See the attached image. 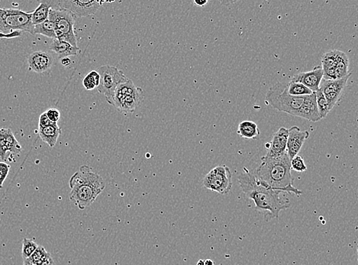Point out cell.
Listing matches in <instances>:
<instances>
[{"mask_svg":"<svg viewBox=\"0 0 358 265\" xmlns=\"http://www.w3.org/2000/svg\"><path fill=\"white\" fill-rule=\"evenodd\" d=\"M244 171L238 176V182L241 191L246 198L253 200L255 207L264 216L266 221L272 219H278L281 211L288 209L291 202L282 194L260 184L251 170L244 167Z\"/></svg>","mask_w":358,"mask_h":265,"instance_id":"6da1fadb","label":"cell"},{"mask_svg":"<svg viewBox=\"0 0 358 265\" xmlns=\"http://www.w3.org/2000/svg\"><path fill=\"white\" fill-rule=\"evenodd\" d=\"M252 173L260 184L273 190L292 194L295 197L302 194V191L293 186L291 159L287 153L278 158L262 157L261 163Z\"/></svg>","mask_w":358,"mask_h":265,"instance_id":"7a4b0ae2","label":"cell"},{"mask_svg":"<svg viewBox=\"0 0 358 265\" xmlns=\"http://www.w3.org/2000/svg\"><path fill=\"white\" fill-rule=\"evenodd\" d=\"M71 191L70 199L83 210L95 202L105 187L103 178L93 171L90 166L83 165L69 181Z\"/></svg>","mask_w":358,"mask_h":265,"instance_id":"3957f363","label":"cell"},{"mask_svg":"<svg viewBox=\"0 0 358 265\" xmlns=\"http://www.w3.org/2000/svg\"><path fill=\"white\" fill-rule=\"evenodd\" d=\"M304 97H293L287 91V83L277 82L272 86L266 95V103L273 109L296 116Z\"/></svg>","mask_w":358,"mask_h":265,"instance_id":"277c9868","label":"cell"},{"mask_svg":"<svg viewBox=\"0 0 358 265\" xmlns=\"http://www.w3.org/2000/svg\"><path fill=\"white\" fill-rule=\"evenodd\" d=\"M142 90L136 87L130 79L116 88L114 94L113 106L123 113H131L143 100Z\"/></svg>","mask_w":358,"mask_h":265,"instance_id":"5b68a950","label":"cell"},{"mask_svg":"<svg viewBox=\"0 0 358 265\" xmlns=\"http://www.w3.org/2000/svg\"><path fill=\"white\" fill-rule=\"evenodd\" d=\"M34 26L32 22V12L19 9H0V33L26 32L34 35Z\"/></svg>","mask_w":358,"mask_h":265,"instance_id":"8992f818","label":"cell"},{"mask_svg":"<svg viewBox=\"0 0 358 265\" xmlns=\"http://www.w3.org/2000/svg\"><path fill=\"white\" fill-rule=\"evenodd\" d=\"M76 16L65 9H50L48 19L55 26L57 39L66 41L75 48L77 46L74 25Z\"/></svg>","mask_w":358,"mask_h":265,"instance_id":"52a82bcc","label":"cell"},{"mask_svg":"<svg viewBox=\"0 0 358 265\" xmlns=\"http://www.w3.org/2000/svg\"><path fill=\"white\" fill-rule=\"evenodd\" d=\"M98 74L100 76V80L97 90L98 92L103 94L105 99L111 105H113V98L116 88L122 83L127 81L128 77L122 70L117 67L109 65L98 67Z\"/></svg>","mask_w":358,"mask_h":265,"instance_id":"ba28073f","label":"cell"},{"mask_svg":"<svg viewBox=\"0 0 358 265\" xmlns=\"http://www.w3.org/2000/svg\"><path fill=\"white\" fill-rule=\"evenodd\" d=\"M202 185L221 195L228 194L232 187V175L229 167L225 165L216 166L204 177Z\"/></svg>","mask_w":358,"mask_h":265,"instance_id":"9c48e42d","label":"cell"},{"mask_svg":"<svg viewBox=\"0 0 358 265\" xmlns=\"http://www.w3.org/2000/svg\"><path fill=\"white\" fill-rule=\"evenodd\" d=\"M51 9H65L76 17H87L94 15L105 2L97 0H48Z\"/></svg>","mask_w":358,"mask_h":265,"instance_id":"30bf717a","label":"cell"},{"mask_svg":"<svg viewBox=\"0 0 358 265\" xmlns=\"http://www.w3.org/2000/svg\"><path fill=\"white\" fill-rule=\"evenodd\" d=\"M351 76L352 73L344 78L336 79V80H325V79L322 80L319 89L321 90L325 97L330 111L341 99Z\"/></svg>","mask_w":358,"mask_h":265,"instance_id":"8fae6325","label":"cell"},{"mask_svg":"<svg viewBox=\"0 0 358 265\" xmlns=\"http://www.w3.org/2000/svg\"><path fill=\"white\" fill-rule=\"evenodd\" d=\"M309 132L308 131H301L298 126H293L288 130V138H287V153L290 159L298 155L302 149L305 141L309 138Z\"/></svg>","mask_w":358,"mask_h":265,"instance_id":"7c38bea8","label":"cell"},{"mask_svg":"<svg viewBox=\"0 0 358 265\" xmlns=\"http://www.w3.org/2000/svg\"><path fill=\"white\" fill-rule=\"evenodd\" d=\"M22 151V146L9 129H0V158L6 161L7 154L18 155Z\"/></svg>","mask_w":358,"mask_h":265,"instance_id":"4fadbf2b","label":"cell"},{"mask_svg":"<svg viewBox=\"0 0 358 265\" xmlns=\"http://www.w3.org/2000/svg\"><path fill=\"white\" fill-rule=\"evenodd\" d=\"M323 79V71L321 66H315L311 71L300 72L295 73L291 81L299 83L315 93L319 89V85Z\"/></svg>","mask_w":358,"mask_h":265,"instance_id":"5bb4252c","label":"cell"},{"mask_svg":"<svg viewBox=\"0 0 358 265\" xmlns=\"http://www.w3.org/2000/svg\"><path fill=\"white\" fill-rule=\"evenodd\" d=\"M29 68L36 73H42L48 71L54 64V58L49 53L34 51L28 58Z\"/></svg>","mask_w":358,"mask_h":265,"instance_id":"9a60e30c","label":"cell"},{"mask_svg":"<svg viewBox=\"0 0 358 265\" xmlns=\"http://www.w3.org/2000/svg\"><path fill=\"white\" fill-rule=\"evenodd\" d=\"M287 138H288V129L281 127L280 130L273 134L268 152L266 156L270 158H278L287 153Z\"/></svg>","mask_w":358,"mask_h":265,"instance_id":"2e32d148","label":"cell"},{"mask_svg":"<svg viewBox=\"0 0 358 265\" xmlns=\"http://www.w3.org/2000/svg\"><path fill=\"white\" fill-rule=\"evenodd\" d=\"M296 116L310 121V122H313V123H317L319 121L321 120L319 110H318L315 93L311 95L304 97L303 102H302L300 109L298 111Z\"/></svg>","mask_w":358,"mask_h":265,"instance_id":"e0dca14e","label":"cell"},{"mask_svg":"<svg viewBox=\"0 0 358 265\" xmlns=\"http://www.w3.org/2000/svg\"><path fill=\"white\" fill-rule=\"evenodd\" d=\"M338 50H331L327 51L322 58V69L323 71V79L325 80H336L334 74V67L336 63Z\"/></svg>","mask_w":358,"mask_h":265,"instance_id":"ac0fdd59","label":"cell"},{"mask_svg":"<svg viewBox=\"0 0 358 265\" xmlns=\"http://www.w3.org/2000/svg\"><path fill=\"white\" fill-rule=\"evenodd\" d=\"M50 49L56 53L60 59L64 58H69L70 56H76L80 51V48H75L71 44L66 41L61 40L54 39L50 45Z\"/></svg>","mask_w":358,"mask_h":265,"instance_id":"d6986e66","label":"cell"},{"mask_svg":"<svg viewBox=\"0 0 358 265\" xmlns=\"http://www.w3.org/2000/svg\"><path fill=\"white\" fill-rule=\"evenodd\" d=\"M38 133L40 138L44 142L47 143L49 147L53 148L56 145L59 136L62 134V130L58 126V123L47 127L38 128Z\"/></svg>","mask_w":358,"mask_h":265,"instance_id":"ffe728a7","label":"cell"},{"mask_svg":"<svg viewBox=\"0 0 358 265\" xmlns=\"http://www.w3.org/2000/svg\"><path fill=\"white\" fill-rule=\"evenodd\" d=\"M237 133L241 138L245 139L258 140L260 137V130L253 121H242L238 126Z\"/></svg>","mask_w":358,"mask_h":265,"instance_id":"44dd1931","label":"cell"},{"mask_svg":"<svg viewBox=\"0 0 358 265\" xmlns=\"http://www.w3.org/2000/svg\"><path fill=\"white\" fill-rule=\"evenodd\" d=\"M352 73L349 70V59L348 55L343 51L338 50L337 52L336 63L334 67L335 78L341 79Z\"/></svg>","mask_w":358,"mask_h":265,"instance_id":"7402d4cb","label":"cell"},{"mask_svg":"<svg viewBox=\"0 0 358 265\" xmlns=\"http://www.w3.org/2000/svg\"><path fill=\"white\" fill-rule=\"evenodd\" d=\"M28 260L35 265H53L54 264L51 254L43 246L37 247Z\"/></svg>","mask_w":358,"mask_h":265,"instance_id":"603a6c76","label":"cell"},{"mask_svg":"<svg viewBox=\"0 0 358 265\" xmlns=\"http://www.w3.org/2000/svg\"><path fill=\"white\" fill-rule=\"evenodd\" d=\"M51 6L48 4V0L41 1L40 5L37 9L32 12V22L34 26L41 24L44 21L48 20Z\"/></svg>","mask_w":358,"mask_h":265,"instance_id":"cb8c5ba5","label":"cell"},{"mask_svg":"<svg viewBox=\"0 0 358 265\" xmlns=\"http://www.w3.org/2000/svg\"><path fill=\"white\" fill-rule=\"evenodd\" d=\"M34 34H42V35L46 36L50 38H54L56 39V34H55V29L53 22H51L49 19L44 21L41 24L34 26Z\"/></svg>","mask_w":358,"mask_h":265,"instance_id":"d4e9b609","label":"cell"},{"mask_svg":"<svg viewBox=\"0 0 358 265\" xmlns=\"http://www.w3.org/2000/svg\"><path fill=\"white\" fill-rule=\"evenodd\" d=\"M287 91L293 97H304L313 94L312 90L299 83L291 81L287 83Z\"/></svg>","mask_w":358,"mask_h":265,"instance_id":"484cf974","label":"cell"},{"mask_svg":"<svg viewBox=\"0 0 358 265\" xmlns=\"http://www.w3.org/2000/svg\"><path fill=\"white\" fill-rule=\"evenodd\" d=\"M315 94H316V103H317L319 116H320L321 119H324L330 112L327 100H326L324 94H323L320 89H319L316 92H315Z\"/></svg>","mask_w":358,"mask_h":265,"instance_id":"4316f807","label":"cell"},{"mask_svg":"<svg viewBox=\"0 0 358 265\" xmlns=\"http://www.w3.org/2000/svg\"><path fill=\"white\" fill-rule=\"evenodd\" d=\"M100 76L97 70L90 72L83 80V85L87 90H92L98 87Z\"/></svg>","mask_w":358,"mask_h":265,"instance_id":"83f0119b","label":"cell"},{"mask_svg":"<svg viewBox=\"0 0 358 265\" xmlns=\"http://www.w3.org/2000/svg\"><path fill=\"white\" fill-rule=\"evenodd\" d=\"M37 244L33 239H29V238H24L23 239V243H22V255L23 260L29 259L31 255L34 253V251L37 249Z\"/></svg>","mask_w":358,"mask_h":265,"instance_id":"f1b7e54d","label":"cell"},{"mask_svg":"<svg viewBox=\"0 0 358 265\" xmlns=\"http://www.w3.org/2000/svg\"><path fill=\"white\" fill-rule=\"evenodd\" d=\"M291 170H295V171L302 172L306 171L307 170L306 163L304 162L303 158L299 155H296L291 160Z\"/></svg>","mask_w":358,"mask_h":265,"instance_id":"f546056e","label":"cell"},{"mask_svg":"<svg viewBox=\"0 0 358 265\" xmlns=\"http://www.w3.org/2000/svg\"><path fill=\"white\" fill-rule=\"evenodd\" d=\"M10 170V165L5 162H0V187H2L4 181L8 177Z\"/></svg>","mask_w":358,"mask_h":265,"instance_id":"4dcf8cb0","label":"cell"},{"mask_svg":"<svg viewBox=\"0 0 358 265\" xmlns=\"http://www.w3.org/2000/svg\"><path fill=\"white\" fill-rule=\"evenodd\" d=\"M46 115L48 116V119L54 123H58L59 121L60 118H61V112L58 110V109L55 108H52V109H49L47 110Z\"/></svg>","mask_w":358,"mask_h":265,"instance_id":"1f68e13d","label":"cell"},{"mask_svg":"<svg viewBox=\"0 0 358 265\" xmlns=\"http://www.w3.org/2000/svg\"><path fill=\"white\" fill-rule=\"evenodd\" d=\"M56 124L54 123L48 119L47 116L46 112H43L42 114L40 116L39 123H38V128L47 127V126H52V125Z\"/></svg>","mask_w":358,"mask_h":265,"instance_id":"d6a6232c","label":"cell"},{"mask_svg":"<svg viewBox=\"0 0 358 265\" xmlns=\"http://www.w3.org/2000/svg\"><path fill=\"white\" fill-rule=\"evenodd\" d=\"M22 33L19 31L12 32L9 34H4L0 33V38H15V37H20Z\"/></svg>","mask_w":358,"mask_h":265,"instance_id":"836d02e7","label":"cell"},{"mask_svg":"<svg viewBox=\"0 0 358 265\" xmlns=\"http://www.w3.org/2000/svg\"><path fill=\"white\" fill-rule=\"evenodd\" d=\"M61 63H62L63 66H66H66H70V64H71V60L69 58H62L61 59Z\"/></svg>","mask_w":358,"mask_h":265,"instance_id":"e575fe53","label":"cell"},{"mask_svg":"<svg viewBox=\"0 0 358 265\" xmlns=\"http://www.w3.org/2000/svg\"><path fill=\"white\" fill-rule=\"evenodd\" d=\"M194 2L196 6L203 7L208 3V1L207 0H195Z\"/></svg>","mask_w":358,"mask_h":265,"instance_id":"d590c367","label":"cell"},{"mask_svg":"<svg viewBox=\"0 0 358 265\" xmlns=\"http://www.w3.org/2000/svg\"><path fill=\"white\" fill-rule=\"evenodd\" d=\"M204 263H205V265H215L214 262L211 259H206L204 261Z\"/></svg>","mask_w":358,"mask_h":265,"instance_id":"8d00e7d4","label":"cell"},{"mask_svg":"<svg viewBox=\"0 0 358 265\" xmlns=\"http://www.w3.org/2000/svg\"><path fill=\"white\" fill-rule=\"evenodd\" d=\"M23 265H34V264L32 263L31 262H29L28 259H26V260H23Z\"/></svg>","mask_w":358,"mask_h":265,"instance_id":"74e56055","label":"cell"},{"mask_svg":"<svg viewBox=\"0 0 358 265\" xmlns=\"http://www.w3.org/2000/svg\"><path fill=\"white\" fill-rule=\"evenodd\" d=\"M196 265H205L203 260H199V262H197Z\"/></svg>","mask_w":358,"mask_h":265,"instance_id":"f35d334b","label":"cell"},{"mask_svg":"<svg viewBox=\"0 0 358 265\" xmlns=\"http://www.w3.org/2000/svg\"><path fill=\"white\" fill-rule=\"evenodd\" d=\"M0 189H2V187H0Z\"/></svg>","mask_w":358,"mask_h":265,"instance_id":"ab89813d","label":"cell"}]
</instances>
